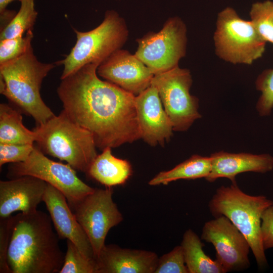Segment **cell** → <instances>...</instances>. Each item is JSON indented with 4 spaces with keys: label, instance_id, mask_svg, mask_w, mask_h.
<instances>
[{
    "label": "cell",
    "instance_id": "obj_9",
    "mask_svg": "<svg viewBox=\"0 0 273 273\" xmlns=\"http://www.w3.org/2000/svg\"><path fill=\"white\" fill-rule=\"evenodd\" d=\"M25 175L39 178L60 191L70 207L95 190L81 180L70 165L50 159L35 146L25 161L9 167L7 176L11 179Z\"/></svg>",
    "mask_w": 273,
    "mask_h": 273
},
{
    "label": "cell",
    "instance_id": "obj_29",
    "mask_svg": "<svg viewBox=\"0 0 273 273\" xmlns=\"http://www.w3.org/2000/svg\"><path fill=\"white\" fill-rule=\"evenodd\" d=\"M34 148L32 144L0 143V167L8 163L25 161Z\"/></svg>",
    "mask_w": 273,
    "mask_h": 273
},
{
    "label": "cell",
    "instance_id": "obj_6",
    "mask_svg": "<svg viewBox=\"0 0 273 273\" xmlns=\"http://www.w3.org/2000/svg\"><path fill=\"white\" fill-rule=\"evenodd\" d=\"M73 29L76 35V43L64 60L56 62L64 66L61 79L87 64L101 63L112 53L121 49L128 36L124 19L112 10H107L102 23L90 31Z\"/></svg>",
    "mask_w": 273,
    "mask_h": 273
},
{
    "label": "cell",
    "instance_id": "obj_15",
    "mask_svg": "<svg viewBox=\"0 0 273 273\" xmlns=\"http://www.w3.org/2000/svg\"><path fill=\"white\" fill-rule=\"evenodd\" d=\"M42 201L59 238L71 241L86 258L95 259V253L89 238L76 219L65 195L48 184Z\"/></svg>",
    "mask_w": 273,
    "mask_h": 273
},
{
    "label": "cell",
    "instance_id": "obj_17",
    "mask_svg": "<svg viewBox=\"0 0 273 273\" xmlns=\"http://www.w3.org/2000/svg\"><path fill=\"white\" fill-rule=\"evenodd\" d=\"M158 258L153 251L105 244L95 257V273H154Z\"/></svg>",
    "mask_w": 273,
    "mask_h": 273
},
{
    "label": "cell",
    "instance_id": "obj_19",
    "mask_svg": "<svg viewBox=\"0 0 273 273\" xmlns=\"http://www.w3.org/2000/svg\"><path fill=\"white\" fill-rule=\"evenodd\" d=\"M111 148L107 147L98 155L87 174L106 187L125 184L132 174L130 163L126 160L113 155Z\"/></svg>",
    "mask_w": 273,
    "mask_h": 273
},
{
    "label": "cell",
    "instance_id": "obj_7",
    "mask_svg": "<svg viewBox=\"0 0 273 273\" xmlns=\"http://www.w3.org/2000/svg\"><path fill=\"white\" fill-rule=\"evenodd\" d=\"M213 35L215 52L222 60L233 64L251 65L261 58L266 41L251 20L241 18L228 7L218 14Z\"/></svg>",
    "mask_w": 273,
    "mask_h": 273
},
{
    "label": "cell",
    "instance_id": "obj_22",
    "mask_svg": "<svg viewBox=\"0 0 273 273\" xmlns=\"http://www.w3.org/2000/svg\"><path fill=\"white\" fill-rule=\"evenodd\" d=\"M35 141V132L24 125L21 113L7 104H1L0 143L33 145Z\"/></svg>",
    "mask_w": 273,
    "mask_h": 273
},
{
    "label": "cell",
    "instance_id": "obj_1",
    "mask_svg": "<svg viewBox=\"0 0 273 273\" xmlns=\"http://www.w3.org/2000/svg\"><path fill=\"white\" fill-rule=\"evenodd\" d=\"M100 63H89L61 79L63 110L93 135L97 148L118 147L141 139L135 96L98 77Z\"/></svg>",
    "mask_w": 273,
    "mask_h": 273
},
{
    "label": "cell",
    "instance_id": "obj_28",
    "mask_svg": "<svg viewBox=\"0 0 273 273\" xmlns=\"http://www.w3.org/2000/svg\"><path fill=\"white\" fill-rule=\"evenodd\" d=\"M154 273H189L181 245L158 258Z\"/></svg>",
    "mask_w": 273,
    "mask_h": 273
},
{
    "label": "cell",
    "instance_id": "obj_14",
    "mask_svg": "<svg viewBox=\"0 0 273 273\" xmlns=\"http://www.w3.org/2000/svg\"><path fill=\"white\" fill-rule=\"evenodd\" d=\"M135 102L141 139L151 146L169 141L173 126L157 89L151 85L135 96Z\"/></svg>",
    "mask_w": 273,
    "mask_h": 273
},
{
    "label": "cell",
    "instance_id": "obj_12",
    "mask_svg": "<svg viewBox=\"0 0 273 273\" xmlns=\"http://www.w3.org/2000/svg\"><path fill=\"white\" fill-rule=\"evenodd\" d=\"M201 240L211 243L216 250V260L225 272L241 271L250 265V246L237 228L226 217H215L204 224Z\"/></svg>",
    "mask_w": 273,
    "mask_h": 273
},
{
    "label": "cell",
    "instance_id": "obj_2",
    "mask_svg": "<svg viewBox=\"0 0 273 273\" xmlns=\"http://www.w3.org/2000/svg\"><path fill=\"white\" fill-rule=\"evenodd\" d=\"M7 261L12 273H57L65 254L50 215L40 210L14 215Z\"/></svg>",
    "mask_w": 273,
    "mask_h": 273
},
{
    "label": "cell",
    "instance_id": "obj_27",
    "mask_svg": "<svg viewBox=\"0 0 273 273\" xmlns=\"http://www.w3.org/2000/svg\"><path fill=\"white\" fill-rule=\"evenodd\" d=\"M255 86L261 93L256 109L260 116H268L273 109V68L263 70L257 77Z\"/></svg>",
    "mask_w": 273,
    "mask_h": 273
},
{
    "label": "cell",
    "instance_id": "obj_23",
    "mask_svg": "<svg viewBox=\"0 0 273 273\" xmlns=\"http://www.w3.org/2000/svg\"><path fill=\"white\" fill-rule=\"evenodd\" d=\"M37 15L35 9L34 0L21 2L18 12L1 30L0 40L23 36L25 32L32 30Z\"/></svg>",
    "mask_w": 273,
    "mask_h": 273
},
{
    "label": "cell",
    "instance_id": "obj_21",
    "mask_svg": "<svg viewBox=\"0 0 273 273\" xmlns=\"http://www.w3.org/2000/svg\"><path fill=\"white\" fill-rule=\"evenodd\" d=\"M211 170L210 157L194 155L172 169L160 172L148 183L150 186L167 185L178 179L206 178Z\"/></svg>",
    "mask_w": 273,
    "mask_h": 273
},
{
    "label": "cell",
    "instance_id": "obj_13",
    "mask_svg": "<svg viewBox=\"0 0 273 273\" xmlns=\"http://www.w3.org/2000/svg\"><path fill=\"white\" fill-rule=\"evenodd\" d=\"M99 76L134 96L151 85L154 74L134 54L121 49L112 53L98 66Z\"/></svg>",
    "mask_w": 273,
    "mask_h": 273
},
{
    "label": "cell",
    "instance_id": "obj_31",
    "mask_svg": "<svg viewBox=\"0 0 273 273\" xmlns=\"http://www.w3.org/2000/svg\"><path fill=\"white\" fill-rule=\"evenodd\" d=\"M261 233L264 250L273 248V204L266 208L262 214Z\"/></svg>",
    "mask_w": 273,
    "mask_h": 273
},
{
    "label": "cell",
    "instance_id": "obj_5",
    "mask_svg": "<svg viewBox=\"0 0 273 273\" xmlns=\"http://www.w3.org/2000/svg\"><path fill=\"white\" fill-rule=\"evenodd\" d=\"M33 130L35 142L44 154L66 161L75 170L86 173L98 155L92 134L63 110Z\"/></svg>",
    "mask_w": 273,
    "mask_h": 273
},
{
    "label": "cell",
    "instance_id": "obj_18",
    "mask_svg": "<svg viewBox=\"0 0 273 273\" xmlns=\"http://www.w3.org/2000/svg\"><path fill=\"white\" fill-rule=\"evenodd\" d=\"M211 170L205 178L213 182L220 177L227 178L236 184V176L245 172L266 173L273 169V157L268 154L259 155L247 153L215 152L210 156Z\"/></svg>",
    "mask_w": 273,
    "mask_h": 273
},
{
    "label": "cell",
    "instance_id": "obj_24",
    "mask_svg": "<svg viewBox=\"0 0 273 273\" xmlns=\"http://www.w3.org/2000/svg\"><path fill=\"white\" fill-rule=\"evenodd\" d=\"M249 15L262 38L273 44V1L266 0L253 3Z\"/></svg>",
    "mask_w": 273,
    "mask_h": 273
},
{
    "label": "cell",
    "instance_id": "obj_3",
    "mask_svg": "<svg viewBox=\"0 0 273 273\" xmlns=\"http://www.w3.org/2000/svg\"><path fill=\"white\" fill-rule=\"evenodd\" d=\"M56 63H42L32 48L21 57L0 65V92L23 112L31 116L36 125L55 116L41 97L43 79Z\"/></svg>",
    "mask_w": 273,
    "mask_h": 273
},
{
    "label": "cell",
    "instance_id": "obj_26",
    "mask_svg": "<svg viewBox=\"0 0 273 273\" xmlns=\"http://www.w3.org/2000/svg\"><path fill=\"white\" fill-rule=\"evenodd\" d=\"M33 37L32 31L30 30L25 36L0 40V65L16 59L29 51L32 48Z\"/></svg>",
    "mask_w": 273,
    "mask_h": 273
},
{
    "label": "cell",
    "instance_id": "obj_30",
    "mask_svg": "<svg viewBox=\"0 0 273 273\" xmlns=\"http://www.w3.org/2000/svg\"><path fill=\"white\" fill-rule=\"evenodd\" d=\"M14 217L0 218V272L12 273L7 261L8 251L11 240Z\"/></svg>",
    "mask_w": 273,
    "mask_h": 273
},
{
    "label": "cell",
    "instance_id": "obj_16",
    "mask_svg": "<svg viewBox=\"0 0 273 273\" xmlns=\"http://www.w3.org/2000/svg\"><path fill=\"white\" fill-rule=\"evenodd\" d=\"M47 183L37 177L25 175L0 181V218L13 212H34L42 201Z\"/></svg>",
    "mask_w": 273,
    "mask_h": 273
},
{
    "label": "cell",
    "instance_id": "obj_11",
    "mask_svg": "<svg viewBox=\"0 0 273 273\" xmlns=\"http://www.w3.org/2000/svg\"><path fill=\"white\" fill-rule=\"evenodd\" d=\"M112 187L94 191L70 207L88 236L95 255L105 245L110 230L123 219L112 198Z\"/></svg>",
    "mask_w": 273,
    "mask_h": 273
},
{
    "label": "cell",
    "instance_id": "obj_25",
    "mask_svg": "<svg viewBox=\"0 0 273 273\" xmlns=\"http://www.w3.org/2000/svg\"><path fill=\"white\" fill-rule=\"evenodd\" d=\"M95 259L86 258L71 241L67 240L63 265L59 273H95Z\"/></svg>",
    "mask_w": 273,
    "mask_h": 273
},
{
    "label": "cell",
    "instance_id": "obj_10",
    "mask_svg": "<svg viewBox=\"0 0 273 273\" xmlns=\"http://www.w3.org/2000/svg\"><path fill=\"white\" fill-rule=\"evenodd\" d=\"M192 82L190 70L178 66L154 75L152 79L151 85L157 89L174 131H186L201 117L199 99L190 93Z\"/></svg>",
    "mask_w": 273,
    "mask_h": 273
},
{
    "label": "cell",
    "instance_id": "obj_32",
    "mask_svg": "<svg viewBox=\"0 0 273 273\" xmlns=\"http://www.w3.org/2000/svg\"><path fill=\"white\" fill-rule=\"evenodd\" d=\"M14 1H19L20 2L24 0H0V14L5 12L9 4Z\"/></svg>",
    "mask_w": 273,
    "mask_h": 273
},
{
    "label": "cell",
    "instance_id": "obj_20",
    "mask_svg": "<svg viewBox=\"0 0 273 273\" xmlns=\"http://www.w3.org/2000/svg\"><path fill=\"white\" fill-rule=\"evenodd\" d=\"M192 230H187L183 237L181 246L189 273H225L221 264L212 260L203 250L204 244Z\"/></svg>",
    "mask_w": 273,
    "mask_h": 273
},
{
    "label": "cell",
    "instance_id": "obj_8",
    "mask_svg": "<svg viewBox=\"0 0 273 273\" xmlns=\"http://www.w3.org/2000/svg\"><path fill=\"white\" fill-rule=\"evenodd\" d=\"M187 26L178 17L168 18L157 32H149L136 39L138 47L134 55L154 74L178 66L186 54Z\"/></svg>",
    "mask_w": 273,
    "mask_h": 273
},
{
    "label": "cell",
    "instance_id": "obj_4",
    "mask_svg": "<svg viewBox=\"0 0 273 273\" xmlns=\"http://www.w3.org/2000/svg\"><path fill=\"white\" fill-rule=\"evenodd\" d=\"M272 204L273 201L265 196L245 193L236 183L218 188L208 205L214 217H226L245 237L257 265L261 268L267 263L262 242L261 216Z\"/></svg>",
    "mask_w": 273,
    "mask_h": 273
}]
</instances>
